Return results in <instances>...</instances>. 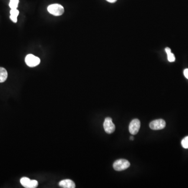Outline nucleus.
<instances>
[{
    "mask_svg": "<svg viewBox=\"0 0 188 188\" xmlns=\"http://www.w3.org/2000/svg\"><path fill=\"white\" fill-rule=\"evenodd\" d=\"M48 11L52 15L56 16L62 15L65 12L64 7L59 4H53L48 7Z\"/></svg>",
    "mask_w": 188,
    "mask_h": 188,
    "instance_id": "obj_1",
    "label": "nucleus"
},
{
    "mask_svg": "<svg viewBox=\"0 0 188 188\" xmlns=\"http://www.w3.org/2000/svg\"><path fill=\"white\" fill-rule=\"evenodd\" d=\"M130 166V163L128 160L124 159H120L116 160L113 165L114 170L117 171H122L128 168Z\"/></svg>",
    "mask_w": 188,
    "mask_h": 188,
    "instance_id": "obj_2",
    "label": "nucleus"
},
{
    "mask_svg": "<svg viewBox=\"0 0 188 188\" xmlns=\"http://www.w3.org/2000/svg\"><path fill=\"white\" fill-rule=\"evenodd\" d=\"M25 62L28 66L33 68L39 65L40 60L34 55H28L25 58Z\"/></svg>",
    "mask_w": 188,
    "mask_h": 188,
    "instance_id": "obj_3",
    "label": "nucleus"
},
{
    "mask_svg": "<svg viewBox=\"0 0 188 188\" xmlns=\"http://www.w3.org/2000/svg\"><path fill=\"white\" fill-rule=\"evenodd\" d=\"M104 128L105 132L108 134L114 133L115 131V125L112 122L111 118H106L104 122Z\"/></svg>",
    "mask_w": 188,
    "mask_h": 188,
    "instance_id": "obj_4",
    "label": "nucleus"
},
{
    "mask_svg": "<svg viewBox=\"0 0 188 188\" xmlns=\"http://www.w3.org/2000/svg\"><path fill=\"white\" fill-rule=\"evenodd\" d=\"M141 123L139 119H133L129 125V132L132 135H135L139 132L140 128Z\"/></svg>",
    "mask_w": 188,
    "mask_h": 188,
    "instance_id": "obj_5",
    "label": "nucleus"
},
{
    "mask_svg": "<svg viewBox=\"0 0 188 188\" xmlns=\"http://www.w3.org/2000/svg\"><path fill=\"white\" fill-rule=\"evenodd\" d=\"M166 122L163 119H157L153 121L150 123V127L154 130H159L165 128Z\"/></svg>",
    "mask_w": 188,
    "mask_h": 188,
    "instance_id": "obj_6",
    "label": "nucleus"
},
{
    "mask_svg": "<svg viewBox=\"0 0 188 188\" xmlns=\"http://www.w3.org/2000/svg\"><path fill=\"white\" fill-rule=\"evenodd\" d=\"M59 186L64 188H75V184L70 179H65L59 182Z\"/></svg>",
    "mask_w": 188,
    "mask_h": 188,
    "instance_id": "obj_7",
    "label": "nucleus"
},
{
    "mask_svg": "<svg viewBox=\"0 0 188 188\" xmlns=\"http://www.w3.org/2000/svg\"><path fill=\"white\" fill-rule=\"evenodd\" d=\"M8 76L7 72L3 68L0 67V83H3L7 80Z\"/></svg>",
    "mask_w": 188,
    "mask_h": 188,
    "instance_id": "obj_8",
    "label": "nucleus"
},
{
    "mask_svg": "<svg viewBox=\"0 0 188 188\" xmlns=\"http://www.w3.org/2000/svg\"><path fill=\"white\" fill-rule=\"evenodd\" d=\"M10 18L14 23L17 22V16L19 15V11L16 9H11L10 11Z\"/></svg>",
    "mask_w": 188,
    "mask_h": 188,
    "instance_id": "obj_9",
    "label": "nucleus"
},
{
    "mask_svg": "<svg viewBox=\"0 0 188 188\" xmlns=\"http://www.w3.org/2000/svg\"><path fill=\"white\" fill-rule=\"evenodd\" d=\"M165 51L167 54V57H168V60L170 62H172L175 61V56L173 53H172L171 52V49L170 48L167 47L165 49Z\"/></svg>",
    "mask_w": 188,
    "mask_h": 188,
    "instance_id": "obj_10",
    "label": "nucleus"
},
{
    "mask_svg": "<svg viewBox=\"0 0 188 188\" xmlns=\"http://www.w3.org/2000/svg\"><path fill=\"white\" fill-rule=\"evenodd\" d=\"M30 180H31L27 177H23L20 180V182L23 186H24L25 188H27Z\"/></svg>",
    "mask_w": 188,
    "mask_h": 188,
    "instance_id": "obj_11",
    "label": "nucleus"
},
{
    "mask_svg": "<svg viewBox=\"0 0 188 188\" xmlns=\"http://www.w3.org/2000/svg\"><path fill=\"white\" fill-rule=\"evenodd\" d=\"M19 0H10L9 6L11 9H16L18 7Z\"/></svg>",
    "mask_w": 188,
    "mask_h": 188,
    "instance_id": "obj_12",
    "label": "nucleus"
},
{
    "mask_svg": "<svg viewBox=\"0 0 188 188\" xmlns=\"http://www.w3.org/2000/svg\"><path fill=\"white\" fill-rule=\"evenodd\" d=\"M38 182L35 180H31L27 188H35L38 186Z\"/></svg>",
    "mask_w": 188,
    "mask_h": 188,
    "instance_id": "obj_13",
    "label": "nucleus"
},
{
    "mask_svg": "<svg viewBox=\"0 0 188 188\" xmlns=\"http://www.w3.org/2000/svg\"><path fill=\"white\" fill-rule=\"evenodd\" d=\"M182 146L184 149H188V136L185 137L181 141Z\"/></svg>",
    "mask_w": 188,
    "mask_h": 188,
    "instance_id": "obj_14",
    "label": "nucleus"
},
{
    "mask_svg": "<svg viewBox=\"0 0 188 188\" xmlns=\"http://www.w3.org/2000/svg\"><path fill=\"white\" fill-rule=\"evenodd\" d=\"M183 74H184L185 77L188 79V69H186L184 70Z\"/></svg>",
    "mask_w": 188,
    "mask_h": 188,
    "instance_id": "obj_15",
    "label": "nucleus"
},
{
    "mask_svg": "<svg viewBox=\"0 0 188 188\" xmlns=\"http://www.w3.org/2000/svg\"><path fill=\"white\" fill-rule=\"evenodd\" d=\"M108 2H110V3H114L116 2L117 0H106Z\"/></svg>",
    "mask_w": 188,
    "mask_h": 188,
    "instance_id": "obj_16",
    "label": "nucleus"
},
{
    "mask_svg": "<svg viewBox=\"0 0 188 188\" xmlns=\"http://www.w3.org/2000/svg\"><path fill=\"white\" fill-rule=\"evenodd\" d=\"M130 139H131V140H134V137H130Z\"/></svg>",
    "mask_w": 188,
    "mask_h": 188,
    "instance_id": "obj_17",
    "label": "nucleus"
}]
</instances>
